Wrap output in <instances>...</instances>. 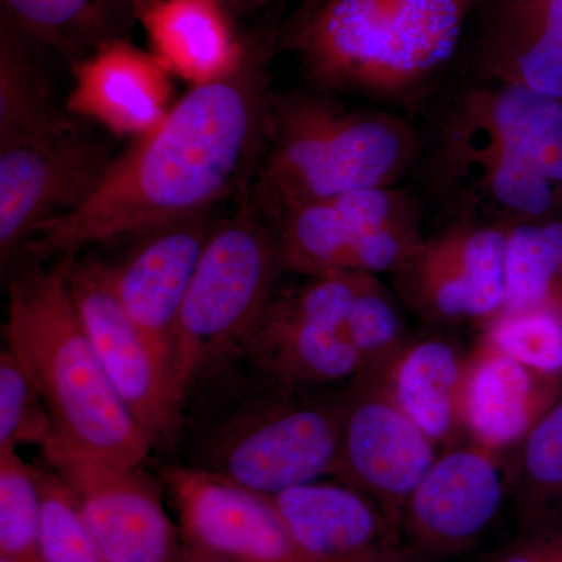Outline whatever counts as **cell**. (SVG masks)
I'll use <instances>...</instances> for the list:
<instances>
[{
	"mask_svg": "<svg viewBox=\"0 0 562 562\" xmlns=\"http://www.w3.org/2000/svg\"><path fill=\"white\" fill-rule=\"evenodd\" d=\"M261 36L238 68L195 85L168 116L111 162L90 199L41 228L24 254L61 261L191 217L249 184L268 128L272 52Z\"/></svg>",
	"mask_w": 562,
	"mask_h": 562,
	"instance_id": "6da1fadb",
	"label": "cell"
},
{
	"mask_svg": "<svg viewBox=\"0 0 562 562\" xmlns=\"http://www.w3.org/2000/svg\"><path fill=\"white\" fill-rule=\"evenodd\" d=\"M232 360L194 387L188 465L255 494L336 476L342 397H317ZM191 394V395H192Z\"/></svg>",
	"mask_w": 562,
	"mask_h": 562,
	"instance_id": "7a4b0ae2",
	"label": "cell"
},
{
	"mask_svg": "<svg viewBox=\"0 0 562 562\" xmlns=\"http://www.w3.org/2000/svg\"><path fill=\"white\" fill-rule=\"evenodd\" d=\"M480 0H308L277 47L317 90L403 99L453 57Z\"/></svg>",
	"mask_w": 562,
	"mask_h": 562,
	"instance_id": "3957f363",
	"label": "cell"
},
{
	"mask_svg": "<svg viewBox=\"0 0 562 562\" xmlns=\"http://www.w3.org/2000/svg\"><path fill=\"white\" fill-rule=\"evenodd\" d=\"M273 92L265 147L244 203L266 221L346 192L395 187L419 155L416 131L324 91Z\"/></svg>",
	"mask_w": 562,
	"mask_h": 562,
	"instance_id": "277c9868",
	"label": "cell"
},
{
	"mask_svg": "<svg viewBox=\"0 0 562 562\" xmlns=\"http://www.w3.org/2000/svg\"><path fill=\"white\" fill-rule=\"evenodd\" d=\"M5 312L7 347L47 403L52 438L94 457L143 465L154 446L103 368L60 266L29 258L11 276Z\"/></svg>",
	"mask_w": 562,
	"mask_h": 562,
	"instance_id": "5b68a950",
	"label": "cell"
},
{
	"mask_svg": "<svg viewBox=\"0 0 562 562\" xmlns=\"http://www.w3.org/2000/svg\"><path fill=\"white\" fill-rule=\"evenodd\" d=\"M283 271L271 222L246 203L211 233L173 338L169 379L181 413L194 387L231 362L257 327L279 292Z\"/></svg>",
	"mask_w": 562,
	"mask_h": 562,
	"instance_id": "8992f818",
	"label": "cell"
},
{
	"mask_svg": "<svg viewBox=\"0 0 562 562\" xmlns=\"http://www.w3.org/2000/svg\"><path fill=\"white\" fill-rule=\"evenodd\" d=\"M271 222L286 271L395 276L424 241L420 210L395 187L346 192Z\"/></svg>",
	"mask_w": 562,
	"mask_h": 562,
	"instance_id": "52a82bcc",
	"label": "cell"
},
{
	"mask_svg": "<svg viewBox=\"0 0 562 562\" xmlns=\"http://www.w3.org/2000/svg\"><path fill=\"white\" fill-rule=\"evenodd\" d=\"M74 117L46 135L0 146L3 273L41 228L91 198L114 161L105 144L83 131Z\"/></svg>",
	"mask_w": 562,
	"mask_h": 562,
	"instance_id": "ba28073f",
	"label": "cell"
},
{
	"mask_svg": "<svg viewBox=\"0 0 562 562\" xmlns=\"http://www.w3.org/2000/svg\"><path fill=\"white\" fill-rule=\"evenodd\" d=\"M43 462L61 476L109 562H181L183 539L160 486L140 465L94 457L52 438Z\"/></svg>",
	"mask_w": 562,
	"mask_h": 562,
	"instance_id": "9c48e42d",
	"label": "cell"
},
{
	"mask_svg": "<svg viewBox=\"0 0 562 562\" xmlns=\"http://www.w3.org/2000/svg\"><path fill=\"white\" fill-rule=\"evenodd\" d=\"M436 447L392 401L380 373L350 380L335 479L371 498L401 530L406 503L438 458Z\"/></svg>",
	"mask_w": 562,
	"mask_h": 562,
	"instance_id": "30bf717a",
	"label": "cell"
},
{
	"mask_svg": "<svg viewBox=\"0 0 562 562\" xmlns=\"http://www.w3.org/2000/svg\"><path fill=\"white\" fill-rule=\"evenodd\" d=\"M57 265L103 368L154 449L177 441L184 414L172 397L168 361L124 312L98 260L76 257Z\"/></svg>",
	"mask_w": 562,
	"mask_h": 562,
	"instance_id": "8fae6325",
	"label": "cell"
},
{
	"mask_svg": "<svg viewBox=\"0 0 562 562\" xmlns=\"http://www.w3.org/2000/svg\"><path fill=\"white\" fill-rule=\"evenodd\" d=\"M505 225L458 222L424 238L395 273L403 301L438 324L482 322L503 313L506 303Z\"/></svg>",
	"mask_w": 562,
	"mask_h": 562,
	"instance_id": "7c38bea8",
	"label": "cell"
},
{
	"mask_svg": "<svg viewBox=\"0 0 562 562\" xmlns=\"http://www.w3.org/2000/svg\"><path fill=\"white\" fill-rule=\"evenodd\" d=\"M505 492L498 453L471 442L438 454L403 513L402 535L414 562L472 549L501 513Z\"/></svg>",
	"mask_w": 562,
	"mask_h": 562,
	"instance_id": "4fadbf2b",
	"label": "cell"
},
{
	"mask_svg": "<svg viewBox=\"0 0 562 562\" xmlns=\"http://www.w3.org/2000/svg\"><path fill=\"white\" fill-rule=\"evenodd\" d=\"M184 549L232 562H310L266 495L191 465L165 472Z\"/></svg>",
	"mask_w": 562,
	"mask_h": 562,
	"instance_id": "5bb4252c",
	"label": "cell"
},
{
	"mask_svg": "<svg viewBox=\"0 0 562 562\" xmlns=\"http://www.w3.org/2000/svg\"><path fill=\"white\" fill-rule=\"evenodd\" d=\"M216 227L211 213L173 222L128 239L131 246L120 260H98L114 297L169 369L181 305Z\"/></svg>",
	"mask_w": 562,
	"mask_h": 562,
	"instance_id": "9a60e30c",
	"label": "cell"
},
{
	"mask_svg": "<svg viewBox=\"0 0 562 562\" xmlns=\"http://www.w3.org/2000/svg\"><path fill=\"white\" fill-rule=\"evenodd\" d=\"M269 501L310 562H414L401 528L347 484L306 483Z\"/></svg>",
	"mask_w": 562,
	"mask_h": 562,
	"instance_id": "2e32d148",
	"label": "cell"
},
{
	"mask_svg": "<svg viewBox=\"0 0 562 562\" xmlns=\"http://www.w3.org/2000/svg\"><path fill=\"white\" fill-rule=\"evenodd\" d=\"M69 114L117 136L139 139L172 109V74L128 38L109 41L72 65Z\"/></svg>",
	"mask_w": 562,
	"mask_h": 562,
	"instance_id": "e0dca14e",
	"label": "cell"
},
{
	"mask_svg": "<svg viewBox=\"0 0 562 562\" xmlns=\"http://www.w3.org/2000/svg\"><path fill=\"white\" fill-rule=\"evenodd\" d=\"M436 161L447 199L483 222L508 227L553 217L560 206V188L487 140L442 131Z\"/></svg>",
	"mask_w": 562,
	"mask_h": 562,
	"instance_id": "ac0fdd59",
	"label": "cell"
},
{
	"mask_svg": "<svg viewBox=\"0 0 562 562\" xmlns=\"http://www.w3.org/2000/svg\"><path fill=\"white\" fill-rule=\"evenodd\" d=\"M224 0H136L150 52L191 87L238 68L261 35L246 33Z\"/></svg>",
	"mask_w": 562,
	"mask_h": 562,
	"instance_id": "d6986e66",
	"label": "cell"
},
{
	"mask_svg": "<svg viewBox=\"0 0 562 562\" xmlns=\"http://www.w3.org/2000/svg\"><path fill=\"white\" fill-rule=\"evenodd\" d=\"M561 392L562 376L532 371L479 339L465 358L464 432L471 442L495 453L519 446Z\"/></svg>",
	"mask_w": 562,
	"mask_h": 562,
	"instance_id": "ffe728a7",
	"label": "cell"
},
{
	"mask_svg": "<svg viewBox=\"0 0 562 562\" xmlns=\"http://www.w3.org/2000/svg\"><path fill=\"white\" fill-rule=\"evenodd\" d=\"M442 131L502 147L562 191L560 99L490 81L458 99Z\"/></svg>",
	"mask_w": 562,
	"mask_h": 562,
	"instance_id": "44dd1931",
	"label": "cell"
},
{
	"mask_svg": "<svg viewBox=\"0 0 562 562\" xmlns=\"http://www.w3.org/2000/svg\"><path fill=\"white\" fill-rule=\"evenodd\" d=\"M233 360L273 382L294 387L325 386L355 379L361 372L360 357L346 328L299 319L276 301Z\"/></svg>",
	"mask_w": 562,
	"mask_h": 562,
	"instance_id": "7402d4cb",
	"label": "cell"
},
{
	"mask_svg": "<svg viewBox=\"0 0 562 562\" xmlns=\"http://www.w3.org/2000/svg\"><path fill=\"white\" fill-rule=\"evenodd\" d=\"M480 61L490 81L562 101V0H498Z\"/></svg>",
	"mask_w": 562,
	"mask_h": 562,
	"instance_id": "603a6c76",
	"label": "cell"
},
{
	"mask_svg": "<svg viewBox=\"0 0 562 562\" xmlns=\"http://www.w3.org/2000/svg\"><path fill=\"white\" fill-rule=\"evenodd\" d=\"M465 358L443 338L406 341L382 376L392 401L436 446H457L464 436L462 384Z\"/></svg>",
	"mask_w": 562,
	"mask_h": 562,
	"instance_id": "cb8c5ba5",
	"label": "cell"
},
{
	"mask_svg": "<svg viewBox=\"0 0 562 562\" xmlns=\"http://www.w3.org/2000/svg\"><path fill=\"white\" fill-rule=\"evenodd\" d=\"M0 20L70 66L138 24L136 0H0Z\"/></svg>",
	"mask_w": 562,
	"mask_h": 562,
	"instance_id": "d4e9b609",
	"label": "cell"
},
{
	"mask_svg": "<svg viewBox=\"0 0 562 562\" xmlns=\"http://www.w3.org/2000/svg\"><path fill=\"white\" fill-rule=\"evenodd\" d=\"M41 44L0 20V146L57 131L72 120L60 109Z\"/></svg>",
	"mask_w": 562,
	"mask_h": 562,
	"instance_id": "484cf974",
	"label": "cell"
},
{
	"mask_svg": "<svg viewBox=\"0 0 562 562\" xmlns=\"http://www.w3.org/2000/svg\"><path fill=\"white\" fill-rule=\"evenodd\" d=\"M503 313L562 316V221L546 217L508 225Z\"/></svg>",
	"mask_w": 562,
	"mask_h": 562,
	"instance_id": "4316f807",
	"label": "cell"
},
{
	"mask_svg": "<svg viewBox=\"0 0 562 562\" xmlns=\"http://www.w3.org/2000/svg\"><path fill=\"white\" fill-rule=\"evenodd\" d=\"M41 495L35 464L0 452V560L44 562L40 547Z\"/></svg>",
	"mask_w": 562,
	"mask_h": 562,
	"instance_id": "83f0119b",
	"label": "cell"
},
{
	"mask_svg": "<svg viewBox=\"0 0 562 562\" xmlns=\"http://www.w3.org/2000/svg\"><path fill=\"white\" fill-rule=\"evenodd\" d=\"M41 495L40 547L44 562H109L72 491L49 465H36Z\"/></svg>",
	"mask_w": 562,
	"mask_h": 562,
	"instance_id": "f1b7e54d",
	"label": "cell"
},
{
	"mask_svg": "<svg viewBox=\"0 0 562 562\" xmlns=\"http://www.w3.org/2000/svg\"><path fill=\"white\" fill-rule=\"evenodd\" d=\"M54 436V420L31 373L9 347L0 351V452L40 450Z\"/></svg>",
	"mask_w": 562,
	"mask_h": 562,
	"instance_id": "f546056e",
	"label": "cell"
},
{
	"mask_svg": "<svg viewBox=\"0 0 562 562\" xmlns=\"http://www.w3.org/2000/svg\"><path fill=\"white\" fill-rule=\"evenodd\" d=\"M480 341L543 375L562 376V316L552 312L502 313L483 324Z\"/></svg>",
	"mask_w": 562,
	"mask_h": 562,
	"instance_id": "4dcf8cb0",
	"label": "cell"
},
{
	"mask_svg": "<svg viewBox=\"0 0 562 562\" xmlns=\"http://www.w3.org/2000/svg\"><path fill=\"white\" fill-rule=\"evenodd\" d=\"M346 331L360 357L361 372L368 373H383L408 341L402 314L379 276H372L358 295Z\"/></svg>",
	"mask_w": 562,
	"mask_h": 562,
	"instance_id": "1f68e13d",
	"label": "cell"
},
{
	"mask_svg": "<svg viewBox=\"0 0 562 562\" xmlns=\"http://www.w3.org/2000/svg\"><path fill=\"white\" fill-rule=\"evenodd\" d=\"M520 486L530 502L562 501V392L519 443Z\"/></svg>",
	"mask_w": 562,
	"mask_h": 562,
	"instance_id": "d6a6232c",
	"label": "cell"
},
{
	"mask_svg": "<svg viewBox=\"0 0 562 562\" xmlns=\"http://www.w3.org/2000/svg\"><path fill=\"white\" fill-rule=\"evenodd\" d=\"M554 546H557V532L531 536L506 547L503 552L495 554L491 562H552Z\"/></svg>",
	"mask_w": 562,
	"mask_h": 562,
	"instance_id": "836d02e7",
	"label": "cell"
},
{
	"mask_svg": "<svg viewBox=\"0 0 562 562\" xmlns=\"http://www.w3.org/2000/svg\"><path fill=\"white\" fill-rule=\"evenodd\" d=\"M224 2L227 3L239 18H244L247 16V14L255 13V11L265 9V7L269 5L273 0H224Z\"/></svg>",
	"mask_w": 562,
	"mask_h": 562,
	"instance_id": "e575fe53",
	"label": "cell"
},
{
	"mask_svg": "<svg viewBox=\"0 0 562 562\" xmlns=\"http://www.w3.org/2000/svg\"><path fill=\"white\" fill-rule=\"evenodd\" d=\"M181 562H232L221 560V558L211 557V554L195 552V550L184 549L183 560Z\"/></svg>",
	"mask_w": 562,
	"mask_h": 562,
	"instance_id": "d590c367",
	"label": "cell"
},
{
	"mask_svg": "<svg viewBox=\"0 0 562 562\" xmlns=\"http://www.w3.org/2000/svg\"><path fill=\"white\" fill-rule=\"evenodd\" d=\"M552 562H562V532H557V546H554Z\"/></svg>",
	"mask_w": 562,
	"mask_h": 562,
	"instance_id": "8d00e7d4",
	"label": "cell"
},
{
	"mask_svg": "<svg viewBox=\"0 0 562 562\" xmlns=\"http://www.w3.org/2000/svg\"><path fill=\"white\" fill-rule=\"evenodd\" d=\"M0 562H10V561H7V560H0Z\"/></svg>",
	"mask_w": 562,
	"mask_h": 562,
	"instance_id": "74e56055",
	"label": "cell"
}]
</instances>
